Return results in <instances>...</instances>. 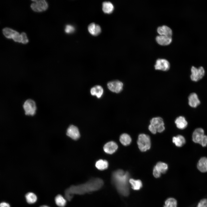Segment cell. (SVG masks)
<instances>
[{
	"label": "cell",
	"mask_w": 207,
	"mask_h": 207,
	"mask_svg": "<svg viewBox=\"0 0 207 207\" xmlns=\"http://www.w3.org/2000/svg\"><path fill=\"white\" fill-rule=\"evenodd\" d=\"M0 207H10V206L8 203L5 202H3L0 203Z\"/></svg>",
	"instance_id": "cell-35"
},
{
	"label": "cell",
	"mask_w": 207,
	"mask_h": 207,
	"mask_svg": "<svg viewBox=\"0 0 207 207\" xmlns=\"http://www.w3.org/2000/svg\"><path fill=\"white\" fill-rule=\"evenodd\" d=\"M34 1L30 5L32 9L36 12L45 10L48 7V4L45 0H32Z\"/></svg>",
	"instance_id": "cell-7"
},
{
	"label": "cell",
	"mask_w": 207,
	"mask_h": 207,
	"mask_svg": "<svg viewBox=\"0 0 207 207\" xmlns=\"http://www.w3.org/2000/svg\"><path fill=\"white\" fill-rule=\"evenodd\" d=\"M154 66L156 70L166 71L169 69L170 65L167 60L164 59H158L156 60Z\"/></svg>",
	"instance_id": "cell-9"
},
{
	"label": "cell",
	"mask_w": 207,
	"mask_h": 207,
	"mask_svg": "<svg viewBox=\"0 0 207 207\" xmlns=\"http://www.w3.org/2000/svg\"><path fill=\"white\" fill-rule=\"evenodd\" d=\"M90 92L92 96H96L98 98H100L103 94V89L101 86L96 85L91 89Z\"/></svg>",
	"instance_id": "cell-16"
},
{
	"label": "cell",
	"mask_w": 207,
	"mask_h": 207,
	"mask_svg": "<svg viewBox=\"0 0 207 207\" xmlns=\"http://www.w3.org/2000/svg\"><path fill=\"white\" fill-rule=\"evenodd\" d=\"M112 177V182L118 192L123 195L127 196L129 193V173L117 170L113 173Z\"/></svg>",
	"instance_id": "cell-2"
},
{
	"label": "cell",
	"mask_w": 207,
	"mask_h": 207,
	"mask_svg": "<svg viewBox=\"0 0 207 207\" xmlns=\"http://www.w3.org/2000/svg\"><path fill=\"white\" fill-rule=\"evenodd\" d=\"M175 123L177 127L181 129L185 128L187 125V122L185 118L182 116L177 118L175 120Z\"/></svg>",
	"instance_id": "cell-20"
},
{
	"label": "cell",
	"mask_w": 207,
	"mask_h": 207,
	"mask_svg": "<svg viewBox=\"0 0 207 207\" xmlns=\"http://www.w3.org/2000/svg\"><path fill=\"white\" fill-rule=\"evenodd\" d=\"M23 107L26 115L32 116L35 114L37 108L35 102L32 99H28L26 100Z\"/></svg>",
	"instance_id": "cell-5"
},
{
	"label": "cell",
	"mask_w": 207,
	"mask_h": 207,
	"mask_svg": "<svg viewBox=\"0 0 207 207\" xmlns=\"http://www.w3.org/2000/svg\"><path fill=\"white\" fill-rule=\"evenodd\" d=\"M158 33L161 35L172 37V31L171 28L166 25L158 27L157 29Z\"/></svg>",
	"instance_id": "cell-17"
},
{
	"label": "cell",
	"mask_w": 207,
	"mask_h": 207,
	"mask_svg": "<svg viewBox=\"0 0 207 207\" xmlns=\"http://www.w3.org/2000/svg\"><path fill=\"white\" fill-rule=\"evenodd\" d=\"M151 124L153 125L159 133L163 132L165 129L163 119L160 117L153 118L150 121Z\"/></svg>",
	"instance_id": "cell-10"
},
{
	"label": "cell",
	"mask_w": 207,
	"mask_h": 207,
	"mask_svg": "<svg viewBox=\"0 0 207 207\" xmlns=\"http://www.w3.org/2000/svg\"><path fill=\"white\" fill-rule=\"evenodd\" d=\"M103 184L101 179L95 178L82 184L71 186L65 191L66 198L70 201L74 194H83L97 191L101 187Z\"/></svg>",
	"instance_id": "cell-1"
},
{
	"label": "cell",
	"mask_w": 207,
	"mask_h": 207,
	"mask_svg": "<svg viewBox=\"0 0 207 207\" xmlns=\"http://www.w3.org/2000/svg\"><path fill=\"white\" fill-rule=\"evenodd\" d=\"M55 200L56 204L59 207H64L66 204V200L60 194L56 196Z\"/></svg>",
	"instance_id": "cell-25"
},
{
	"label": "cell",
	"mask_w": 207,
	"mask_h": 207,
	"mask_svg": "<svg viewBox=\"0 0 207 207\" xmlns=\"http://www.w3.org/2000/svg\"><path fill=\"white\" fill-rule=\"evenodd\" d=\"M107 86L108 89L111 91L116 93H119L122 91L123 84L119 80L110 81L107 83Z\"/></svg>",
	"instance_id": "cell-8"
},
{
	"label": "cell",
	"mask_w": 207,
	"mask_h": 207,
	"mask_svg": "<svg viewBox=\"0 0 207 207\" xmlns=\"http://www.w3.org/2000/svg\"><path fill=\"white\" fill-rule=\"evenodd\" d=\"M88 29L89 32L93 36L98 35L101 31L99 26L93 23H91L89 25Z\"/></svg>",
	"instance_id": "cell-18"
},
{
	"label": "cell",
	"mask_w": 207,
	"mask_h": 207,
	"mask_svg": "<svg viewBox=\"0 0 207 207\" xmlns=\"http://www.w3.org/2000/svg\"><path fill=\"white\" fill-rule=\"evenodd\" d=\"M155 166L158 170L162 173H165L168 168L167 165L166 164L162 162H158Z\"/></svg>",
	"instance_id": "cell-28"
},
{
	"label": "cell",
	"mask_w": 207,
	"mask_h": 207,
	"mask_svg": "<svg viewBox=\"0 0 207 207\" xmlns=\"http://www.w3.org/2000/svg\"><path fill=\"white\" fill-rule=\"evenodd\" d=\"M172 142L177 147H181L185 143V140L182 135H179L172 138Z\"/></svg>",
	"instance_id": "cell-22"
},
{
	"label": "cell",
	"mask_w": 207,
	"mask_h": 207,
	"mask_svg": "<svg viewBox=\"0 0 207 207\" xmlns=\"http://www.w3.org/2000/svg\"><path fill=\"white\" fill-rule=\"evenodd\" d=\"M157 42L161 45H167L170 44L172 41V37L159 35L156 38Z\"/></svg>",
	"instance_id": "cell-15"
},
{
	"label": "cell",
	"mask_w": 207,
	"mask_h": 207,
	"mask_svg": "<svg viewBox=\"0 0 207 207\" xmlns=\"http://www.w3.org/2000/svg\"><path fill=\"white\" fill-rule=\"evenodd\" d=\"M120 141L121 143L124 146L129 145L131 141L130 136L127 134L123 133L122 134L120 137Z\"/></svg>",
	"instance_id": "cell-23"
},
{
	"label": "cell",
	"mask_w": 207,
	"mask_h": 207,
	"mask_svg": "<svg viewBox=\"0 0 207 207\" xmlns=\"http://www.w3.org/2000/svg\"><path fill=\"white\" fill-rule=\"evenodd\" d=\"M118 147V145L116 143L113 141H110L106 143L104 146L103 148L106 153L112 154L116 151Z\"/></svg>",
	"instance_id": "cell-14"
},
{
	"label": "cell",
	"mask_w": 207,
	"mask_h": 207,
	"mask_svg": "<svg viewBox=\"0 0 207 207\" xmlns=\"http://www.w3.org/2000/svg\"><path fill=\"white\" fill-rule=\"evenodd\" d=\"M3 32L6 38H12L15 42L26 44L28 41L26 34L24 32L20 34L15 30L9 28H6L3 29Z\"/></svg>",
	"instance_id": "cell-3"
},
{
	"label": "cell",
	"mask_w": 207,
	"mask_h": 207,
	"mask_svg": "<svg viewBox=\"0 0 207 207\" xmlns=\"http://www.w3.org/2000/svg\"><path fill=\"white\" fill-rule=\"evenodd\" d=\"M129 182L131 185L132 188L134 190H139L142 187V182L139 180L131 179L129 180Z\"/></svg>",
	"instance_id": "cell-27"
},
{
	"label": "cell",
	"mask_w": 207,
	"mask_h": 207,
	"mask_svg": "<svg viewBox=\"0 0 207 207\" xmlns=\"http://www.w3.org/2000/svg\"><path fill=\"white\" fill-rule=\"evenodd\" d=\"M200 144L203 147H205L207 145V136L204 135L202 141Z\"/></svg>",
	"instance_id": "cell-33"
},
{
	"label": "cell",
	"mask_w": 207,
	"mask_h": 207,
	"mask_svg": "<svg viewBox=\"0 0 207 207\" xmlns=\"http://www.w3.org/2000/svg\"><path fill=\"white\" fill-rule=\"evenodd\" d=\"M137 143L139 149L142 152H145L149 150L151 147L149 136L144 134L139 135Z\"/></svg>",
	"instance_id": "cell-4"
},
{
	"label": "cell",
	"mask_w": 207,
	"mask_h": 207,
	"mask_svg": "<svg viewBox=\"0 0 207 207\" xmlns=\"http://www.w3.org/2000/svg\"><path fill=\"white\" fill-rule=\"evenodd\" d=\"M161 173L158 170L155 166L153 170V174L154 176L156 178L159 177L161 175Z\"/></svg>",
	"instance_id": "cell-32"
},
{
	"label": "cell",
	"mask_w": 207,
	"mask_h": 207,
	"mask_svg": "<svg viewBox=\"0 0 207 207\" xmlns=\"http://www.w3.org/2000/svg\"><path fill=\"white\" fill-rule=\"evenodd\" d=\"M114 6L110 2L105 1L103 3L102 10L105 13L110 14L113 12L114 10Z\"/></svg>",
	"instance_id": "cell-21"
},
{
	"label": "cell",
	"mask_w": 207,
	"mask_h": 207,
	"mask_svg": "<svg viewBox=\"0 0 207 207\" xmlns=\"http://www.w3.org/2000/svg\"><path fill=\"white\" fill-rule=\"evenodd\" d=\"M191 73L190 78L191 80L195 82L203 78L205 75V71L204 68L202 66L197 68L192 66L191 68Z\"/></svg>",
	"instance_id": "cell-6"
},
{
	"label": "cell",
	"mask_w": 207,
	"mask_h": 207,
	"mask_svg": "<svg viewBox=\"0 0 207 207\" xmlns=\"http://www.w3.org/2000/svg\"><path fill=\"white\" fill-rule=\"evenodd\" d=\"M177 205L176 200L174 198H170L166 201L164 207H177Z\"/></svg>",
	"instance_id": "cell-29"
},
{
	"label": "cell",
	"mask_w": 207,
	"mask_h": 207,
	"mask_svg": "<svg viewBox=\"0 0 207 207\" xmlns=\"http://www.w3.org/2000/svg\"><path fill=\"white\" fill-rule=\"evenodd\" d=\"M204 135V131L202 129L197 128L193 133L192 140L194 142L200 144L201 141Z\"/></svg>",
	"instance_id": "cell-12"
},
{
	"label": "cell",
	"mask_w": 207,
	"mask_h": 207,
	"mask_svg": "<svg viewBox=\"0 0 207 207\" xmlns=\"http://www.w3.org/2000/svg\"><path fill=\"white\" fill-rule=\"evenodd\" d=\"M25 197L27 202L29 204L34 203L37 200L36 195L32 192H29L26 193Z\"/></svg>",
	"instance_id": "cell-26"
},
{
	"label": "cell",
	"mask_w": 207,
	"mask_h": 207,
	"mask_svg": "<svg viewBox=\"0 0 207 207\" xmlns=\"http://www.w3.org/2000/svg\"><path fill=\"white\" fill-rule=\"evenodd\" d=\"M197 167L198 169L202 172H207V158L205 157L201 158L198 162Z\"/></svg>",
	"instance_id": "cell-19"
},
{
	"label": "cell",
	"mask_w": 207,
	"mask_h": 207,
	"mask_svg": "<svg viewBox=\"0 0 207 207\" xmlns=\"http://www.w3.org/2000/svg\"><path fill=\"white\" fill-rule=\"evenodd\" d=\"M74 30V27L71 25H68L66 26L65 31L67 33H70L73 32Z\"/></svg>",
	"instance_id": "cell-31"
},
{
	"label": "cell",
	"mask_w": 207,
	"mask_h": 207,
	"mask_svg": "<svg viewBox=\"0 0 207 207\" xmlns=\"http://www.w3.org/2000/svg\"><path fill=\"white\" fill-rule=\"evenodd\" d=\"M196 207H207V198L200 200Z\"/></svg>",
	"instance_id": "cell-30"
},
{
	"label": "cell",
	"mask_w": 207,
	"mask_h": 207,
	"mask_svg": "<svg viewBox=\"0 0 207 207\" xmlns=\"http://www.w3.org/2000/svg\"><path fill=\"white\" fill-rule=\"evenodd\" d=\"M108 162L106 160L100 159L96 162L95 166L98 169L103 170L107 168L108 167Z\"/></svg>",
	"instance_id": "cell-24"
},
{
	"label": "cell",
	"mask_w": 207,
	"mask_h": 207,
	"mask_svg": "<svg viewBox=\"0 0 207 207\" xmlns=\"http://www.w3.org/2000/svg\"><path fill=\"white\" fill-rule=\"evenodd\" d=\"M148 128L149 130L153 134H156L157 131L156 128L151 124L149 125Z\"/></svg>",
	"instance_id": "cell-34"
},
{
	"label": "cell",
	"mask_w": 207,
	"mask_h": 207,
	"mask_svg": "<svg viewBox=\"0 0 207 207\" xmlns=\"http://www.w3.org/2000/svg\"><path fill=\"white\" fill-rule=\"evenodd\" d=\"M40 207H49L48 206L45 205H43L41 206Z\"/></svg>",
	"instance_id": "cell-36"
},
{
	"label": "cell",
	"mask_w": 207,
	"mask_h": 207,
	"mask_svg": "<svg viewBox=\"0 0 207 207\" xmlns=\"http://www.w3.org/2000/svg\"><path fill=\"white\" fill-rule=\"evenodd\" d=\"M66 134L69 137L74 140L78 139L80 137L78 129L73 125L70 126L68 128Z\"/></svg>",
	"instance_id": "cell-11"
},
{
	"label": "cell",
	"mask_w": 207,
	"mask_h": 207,
	"mask_svg": "<svg viewBox=\"0 0 207 207\" xmlns=\"http://www.w3.org/2000/svg\"><path fill=\"white\" fill-rule=\"evenodd\" d=\"M188 104L191 107L195 108L200 103L198 95L195 93H191L188 97Z\"/></svg>",
	"instance_id": "cell-13"
}]
</instances>
